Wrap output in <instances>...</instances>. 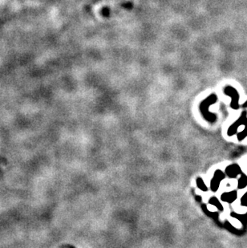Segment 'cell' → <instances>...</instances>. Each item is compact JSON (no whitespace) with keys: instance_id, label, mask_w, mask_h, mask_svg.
Listing matches in <instances>:
<instances>
[{"instance_id":"6da1fadb","label":"cell","mask_w":247,"mask_h":248,"mask_svg":"<svg viewBox=\"0 0 247 248\" xmlns=\"http://www.w3.org/2000/svg\"><path fill=\"white\" fill-rule=\"evenodd\" d=\"M217 97L215 93H213L209 97L206 98L203 100V102L200 105V111H201V114L203 116V117L206 119L207 121L210 123H214L217 120L216 115H214L213 113H211L209 110V105H213L214 103L217 102Z\"/></svg>"},{"instance_id":"7a4b0ae2","label":"cell","mask_w":247,"mask_h":248,"mask_svg":"<svg viewBox=\"0 0 247 248\" xmlns=\"http://www.w3.org/2000/svg\"><path fill=\"white\" fill-rule=\"evenodd\" d=\"M224 92L226 95H228L229 97H230L232 99L231 101V106L232 108L234 109H238L239 108V104H238V100H239V94L237 90L235 89L232 86H226L224 88Z\"/></svg>"},{"instance_id":"3957f363","label":"cell","mask_w":247,"mask_h":248,"mask_svg":"<svg viewBox=\"0 0 247 248\" xmlns=\"http://www.w3.org/2000/svg\"><path fill=\"white\" fill-rule=\"evenodd\" d=\"M247 125V112L246 111H244L242 112V115L237 120V121L232 125L228 129V136L231 137V136L234 135L235 133H237V128L240 125Z\"/></svg>"},{"instance_id":"277c9868","label":"cell","mask_w":247,"mask_h":248,"mask_svg":"<svg viewBox=\"0 0 247 248\" xmlns=\"http://www.w3.org/2000/svg\"><path fill=\"white\" fill-rule=\"evenodd\" d=\"M225 174H223V172L221 170L217 169L214 174V177L212 178L211 182H210V189L213 192L217 191V189L219 188L220 183L224 179Z\"/></svg>"},{"instance_id":"5b68a950","label":"cell","mask_w":247,"mask_h":248,"mask_svg":"<svg viewBox=\"0 0 247 248\" xmlns=\"http://www.w3.org/2000/svg\"><path fill=\"white\" fill-rule=\"evenodd\" d=\"M221 200L224 202H232L237 198V191H231L229 193H225L221 195Z\"/></svg>"},{"instance_id":"8992f818","label":"cell","mask_w":247,"mask_h":248,"mask_svg":"<svg viewBox=\"0 0 247 248\" xmlns=\"http://www.w3.org/2000/svg\"><path fill=\"white\" fill-rule=\"evenodd\" d=\"M209 203L210 205L214 206L217 210H221V211H223V206H222V205L220 203L219 200L217 199L216 197H212L211 198L209 199Z\"/></svg>"},{"instance_id":"52a82bcc","label":"cell","mask_w":247,"mask_h":248,"mask_svg":"<svg viewBox=\"0 0 247 248\" xmlns=\"http://www.w3.org/2000/svg\"><path fill=\"white\" fill-rule=\"evenodd\" d=\"M196 182H197V187H198L201 190H202V191L204 192L208 191V187H207V186H206L205 182H204V180L201 178V177H197V180H196Z\"/></svg>"},{"instance_id":"ba28073f","label":"cell","mask_w":247,"mask_h":248,"mask_svg":"<svg viewBox=\"0 0 247 248\" xmlns=\"http://www.w3.org/2000/svg\"><path fill=\"white\" fill-rule=\"evenodd\" d=\"M247 137V125H246V128H245L241 132V133H239L238 134H237V139H238L239 141H242V140H243L245 137Z\"/></svg>"},{"instance_id":"9c48e42d","label":"cell","mask_w":247,"mask_h":248,"mask_svg":"<svg viewBox=\"0 0 247 248\" xmlns=\"http://www.w3.org/2000/svg\"><path fill=\"white\" fill-rule=\"evenodd\" d=\"M242 107H244V108H246L247 107V101L246 103H244L243 105H242Z\"/></svg>"}]
</instances>
